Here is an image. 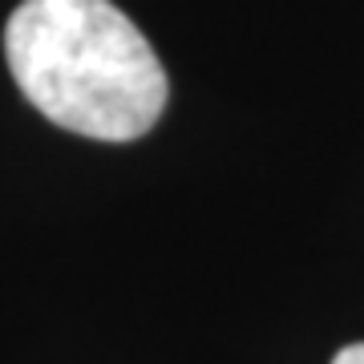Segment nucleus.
<instances>
[{
    "label": "nucleus",
    "mask_w": 364,
    "mask_h": 364,
    "mask_svg": "<svg viewBox=\"0 0 364 364\" xmlns=\"http://www.w3.org/2000/svg\"><path fill=\"white\" fill-rule=\"evenodd\" d=\"M4 57L41 117L93 142L150 134L170 97L154 45L109 0H21Z\"/></svg>",
    "instance_id": "1"
},
{
    "label": "nucleus",
    "mask_w": 364,
    "mask_h": 364,
    "mask_svg": "<svg viewBox=\"0 0 364 364\" xmlns=\"http://www.w3.org/2000/svg\"><path fill=\"white\" fill-rule=\"evenodd\" d=\"M332 364H364V340H360V344H348V348H340Z\"/></svg>",
    "instance_id": "2"
}]
</instances>
